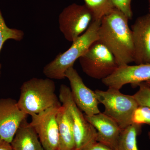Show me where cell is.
Returning a JSON list of instances; mask_svg holds the SVG:
<instances>
[{"label": "cell", "mask_w": 150, "mask_h": 150, "mask_svg": "<svg viewBox=\"0 0 150 150\" xmlns=\"http://www.w3.org/2000/svg\"><path fill=\"white\" fill-rule=\"evenodd\" d=\"M13 150H44L34 128L25 118L11 142Z\"/></svg>", "instance_id": "obj_14"}, {"label": "cell", "mask_w": 150, "mask_h": 150, "mask_svg": "<svg viewBox=\"0 0 150 150\" xmlns=\"http://www.w3.org/2000/svg\"><path fill=\"white\" fill-rule=\"evenodd\" d=\"M65 77L69 80L74 101L85 115L91 116L100 112L99 101L94 91L88 88L74 67L66 72Z\"/></svg>", "instance_id": "obj_9"}, {"label": "cell", "mask_w": 150, "mask_h": 150, "mask_svg": "<svg viewBox=\"0 0 150 150\" xmlns=\"http://www.w3.org/2000/svg\"><path fill=\"white\" fill-rule=\"evenodd\" d=\"M138 91L133 95L139 105L150 107V87L144 82L139 84Z\"/></svg>", "instance_id": "obj_20"}, {"label": "cell", "mask_w": 150, "mask_h": 150, "mask_svg": "<svg viewBox=\"0 0 150 150\" xmlns=\"http://www.w3.org/2000/svg\"><path fill=\"white\" fill-rule=\"evenodd\" d=\"M11 98L0 99V137L11 143L22 122L27 116Z\"/></svg>", "instance_id": "obj_11"}, {"label": "cell", "mask_w": 150, "mask_h": 150, "mask_svg": "<svg viewBox=\"0 0 150 150\" xmlns=\"http://www.w3.org/2000/svg\"><path fill=\"white\" fill-rule=\"evenodd\" d=\"M85 4L93 15L94 21L101 20L102 18L107 15L114 8L111 0H84Z\"/></svg>", "instance_id": "obj_17"}, {"label": "cell", "mask_w": 150, "mask_h": 150, "mask_svg": "<svg viewBox=\"0 0 150 150\" xmlns=\"http://www.w3.org/2000/svg\"><path fill=\"white\" fill-rule=\"evenodd\" d=\"M132 123L140 126L143 124L150 125V107L139 105L133 113Z\"/></svg>", "instance_id": "obj_19"}, {"label": "cell", "mask_w": 150, "mask_h": 150, "mask_svg": "<svg viewBox=\"0 0 150 150\" xmlns=\"http://www.w3.org/2000/svg\"><path fill=\"white\" fill-rule=\"evenodd\" d=\"M85 150H114L106 145L96 142Z\"/></svg>", "instance_id": "obj_22"}, {"label": "cell", "mask_w": 150, "mask_h": 150, "mask_svg": "<svg viewBox=\"0 0 150 150\" xmlns=\"http://www.w3.org/2000/svg\"><path fill=\"white\" fill-rule=\"evenodd\" d=\"M149 12L150 13V0H149Z\"/></svg>", "instance_id": "obj_25"}, {"label": "cell", "mask_w": 150, "mask_h": 150, "mask_svg": "<svg viewBox=\"0 0 150 150\" xmlns=\"http://www.w3.org/2000/svg\"><path fill=\"white\" fill-rule=\"evenodd\" d=\"M101 20L94 21L82 35L72 42V44L64 53H59L56 58L44 67L43 73L51 79L62 80L65 74L75 62L87 51L91 46L98 40V30Z\"/></svg>", "instance_id": "obj_3"}, {"label": "cell", "mask_w": 150, "mask_h": 150, "mask_svg": "<svg viewBox=\"0 0 150 150\" xmlns=\"http://www.w3.org/2000/svg\"><path fill=\"white\" fill-rule=\"evenodd\" d=\"M137 64H150V13L139 17L131 27Z\"/></svg>", "instance_id": "obj_12"}, {"label": "cell", "mask_w": 150, "mask_h": 150, "mask_svg": "<svg viewBox=\"0 0 150 150\" xmlns=\"http://www.w3.org/2000/svg\"><path fill=\"white\" fill-rule=\"evenodd\" d=\"M148 137H149V139H150V131L148 132Z\"/></svg>", "instance_id": "obj_26"}, {"label": "cell", "mask_w": 150, "mask_h": 150, "mask_svg": "<svg viewBox=\"0 0 150 150\" xmlns=\"http://www.w3.org/2000/svg\"><path fill=\"white\" fill-rule=\"evenodd\" d=\"M132 0H111L114 8L120 11L124 14L129 19H131L133 17V11L131 8Z\"/></svg>", "instance_id": "obj_21"}, {"label": "cell", "mask_w": 150, "mask_h": 150, "mask_svg": "<svg viewBox=\"0 0 150 150\" xmlns=\"http://www.w3.org/2000/svg\"><path fill=\"white\" fill-rule=\"evenodd\" d=\"M51 79L33 78L22 84L18 104L21 110L31 116L48 108L62 105Z\"/></svg>", "instance_id": "obj_2"}, {"label": "cell", "mask_w": 150, "mask_h": 150, "mask_svg": "<svg viewBox=\"0 0 150 150\" xmlns=\"http://www.w3.org/2000/svg\"><path fill=\"white\" fill-rule=\"evenodd\" d=\"M129 18L114 8L101 19L98 40L112 53L118 67L134 62V42Z\"/></svg>", "instance_id": "obj_1"}, {"label": "cell", "mask_w": 150, "mask_h": 150, "mask_svg": "<svg viewBox=\"0 0 150 150\" xmlns=\"http://www.w3.org/2000/svg\"><path fill=\"white\" fill-rule=\"evenodd\" d=\"M94 91L99 103L104 106L103 112L115 121L122 130L132 124V115L139 106L133 96L124 94L120 90L114 88Z\"/></svg>", "instance_id": "obj_4"}, {"label": "cell", "mask_w": 150, "mask_h": 150, "mask_svg": "<svg viewBox=\"0 0 150 150\" xmlns=\"http://www.w3.org/2000/svg\"><path fill=\"white\" fill-rule=\"evenodd\" d=\"M149 80L150 64H146L119 66L111 75L102 80V82L108 88L120 90L128 84L138 86Z\"/></svg>", "instance_id": "obj_10"}, {"label": "cell", "mask_w": 150, "mask_h": 150, "mask_svg": "<svg viewBox=\"0 0 150 150\" xmlns=\"http://www.w3.org/2000/svg\"><path fill=\"white\" fill-rule=\"evenodd\" d=\"M79 59L84 72L96 79L107 77L118 67L112 53L98 40Z\"/></svg>", "instance_id": "obj_6"}, {"label": "cell", "mask_w": 150, "mask_h": 150, "mask_svg": "<svg viewBox=\"0 0 150 150\" xmlns=\"http://www.w3.org/2000/svg\"><path fill=\"white\" fill-rule=\"evenodd\" d=\"M142 126L132 124L122 129L116 150H139L137 138L141 133Z\"/></svg>", "instance_id": "obj_16"}, {"label": "cell", "mask_w": 150, "mask_h": 150, "mask_svg": "<svg viewBox=\"0 0 150 150\" xmlns=\"http://www.w3.org/2000/svg\"><path fill=\"white\" fill-rule=\"evenodd\" d=\"M85 115L87 121L97 132V142L116 150L118 139L122 129L117 123L104 112L91 116Z\"/></svg>", "instance_id": "obj_13"}, {"label": "cell", "mask_w": 150, "mask_h": 150, "mask_svg": "<svg viewBox=\"0 0 150 150\" xmlns=\"http://www.w3.org/2000/svg\"><path fill=\"white\" fill-rule=\"evenodd\" d=\"M144 83L146 84L147 85L149 86L150 87V80L147 81L145 82Z\"/></svg>", "instance_id": "obj_24"}, {"label": "cell", "mask_w": 150, "mask_h": 150, "mask_svg": "<svg viewBox=\"0 0 150 150\" xmlns=\"http://www.w3.org/2000/svg\"><path fill=\"white\" fill-rule=\"evenodd\" d=\"M59 133L58 150H72L75 149L74 129L71 118L67 108L62 105L57 115Z\"/></svg>", "instance_id": "obj_15"}, {"label": "cell", "mask_w": 150, "mask_h": 150, "mask_svg": "<svg viewBox=\"0 0 150 150\" xmlns=\"http://www.w3.org/2000/svg\"><path fill=\"white\" fill-rule=\"evenodd\" d=\"M55 106L31 116L34 128L44 150H58L59 133L57 115L60 106Z\"/></svg>", "instance_id": "obj_8"}, {"label": "cell", "mask_w": 150, "mask_h": 150, "mask_svg": "<svg viewBox=\"0 0 150 150\" xmlns=\"http://www.w3.org/2000/svg\"><path fill=\"white\" fill-rule=\"evenodd\" d=\"M59 99L62 105L69 113L75 142V149L85 150L97 142V132L87 120L85 114L76 104L72 96L71 89L64 84L59 89Z\"/></svg>", "instance_id": "obj_5"}, {"label": "cell", "mask_w": 150, "mask_h": 150, "mask_svg": "<svg viewBox=\"0 0 150 150\" xmlns=\"http://www.w3.org/2000/svg\"><path fill=\"white\" fill-rule=\"evenodd\" d=\"M24 36V33L22 30L10 28L6 25L0 10V53L4 44L7 40L12 39L21 41L23 39ZM1 68V66L0 64V76Z\"/></svg>", "instance_id": "obj_18"}, {"label": "cell", "mask_w": 150, "mask_h": 150, "mask_svg": "<svg viewBox=\"0 0 150 150\" xmlns=\"http://www.w3.org/2000/svg\"><path fill=\"white\" fill-rule=\"evenodd\" d=\"M76 150V149H74V150Z\"/></svg>", "instance_id": "obj_27"}, {"label": "cell", "mask_w": 150, "mask_h": 150, "mask_svg": "<svg viewBox=\"0 0 150 150\" xmlns=\"http://www.w3.org/2000/svg\"><path fill=\"white\" fill-rule=\"evenodd\" d=\"M93 21V14L85 4L74 3L59 15V29L66 40L73 42L85 32Z\"/></svg>", "instance_id": "obj_7"}, {"label": "cell", "mask_w": 150, "mask_h": 150, "mask_svg": "<svg viewBox=\"0 0 150 150\" xmlns=\"http://www.w3.org/2000/svg\"><path fill=\"white\" fill-rule=\"evenodd\" d=\"M0 150H13L9 142L3 139L0 137Z\"/></svg>", "instance_id": "obj_23"}]
</instances>
